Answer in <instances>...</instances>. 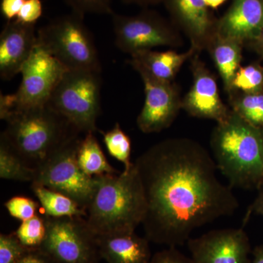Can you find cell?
Instances as JSON below:
<instances>
[{"label": "cell", "mask_w": 263, "mask_h": 263, "mask_svg": "<svg viewBox=\"0 0 263 263\" xmlns=\"http://www.w3.org/2000/svg\"><path fill=\"white\" fill-rule=\"evenodd\" d=\"M32 190L42 205L45 216L52 218L66 216L86 218L87 215L86 211L77 202L64 194L33 183Z\"/></svg>", "instance_id": "obj_21"}, {"label": "cell", "mask_w": 263, "mask_h": 263, "mask_svg": "<svg viewBox=\"0 0 263 263\" xmlns=\"http://www.w3.org/2000/svg\"><path fill=\"white\" fill-rule=\"evenodd\" d=\"M198 53L196 48L190 46L184 53L174 50L155 51L147 50L132 55L129 64H135L144 69L151 76L159 80L173 82L183 64Z\"/></svg>", "instance_id": "obj_18"}, {"label": "cell", "mask_w": 263, "mask_h": 263, "mask_svg": "<svg viewBox=\"0 0 263 263\" xmlns=\"http://www.w3.org/2000/svg\"><path fill=\"white\" fill-rule=\"evenodd\" d=\"M113 24L116 45L130 56L159 46L178 47L182 44L176 29L152 10L136 15L114 14Z\"/></svg>", "instance_id": "obj_10"}, {"label": "cell", "mask_w": 263, "mask_h": 263, "mask_svg": "<svg viewBox=\"0 0 263 263\" xmlns=\"http://www.w3.org/2000/svg\"><path fill=\"white\" fill-rule=\"evenodd\" d=\"M47 227L46 218L36 215L32 219L22 221L15 231L22 245L30 249H37L46 238Z\"/></svg>", "instance_id": "obj_25"}, {"label": "cell", "mask_w": 263, "mask_h": 263, "mask_svg": "<svg viewBox=\"0 0 263 263\" xmlns=\"http://www.w3.org/2000/svg\"><path fill=\"white\" fill-rule=\"evenodd\" d=\"M197 53L192 59L193 82L182 99V109L192 117L220 123L226 120L231 110L223 103L215 77Z\"/></svg>", "instance_id": "obj_13"}, {"label": "cell", "mask_w": 263, "mask_h": 263, "mask_svg": "<svg viewBox=\"0 0 263 263\" xmlns=\"http://www.w3.org/2000/svg\"><path fill=\"white\" fill-rule=\"evenodd\" d=\"M134 164L146 199L142 224L151 242L183 245L194 230L233 215L239 207L232 188L218 179L212 155L195 140H163Z\"/></svg>", "instance_id": "obj_1"}, {"label": "cell", "mask_w": 263, "mask_h": 263, "mask_svg": "<svg viewBox=\"0 0 263 263\" xmlns=\"http://www.w3.org/2000/svg\"><path fill=\"white\" fill-rule=\"evenodd\" d=\"M232 110L263 131V92L230 96Z\"/></svg>", "instance_id": "obj_23"}, {"label": "cell", "mask_w": 263, "mask_h": 263, "mask_svg": "<svg viewBox=\"0 0 263 263\" xmlns=\"http://www.w3.org/2000/svg\"><path fill=\"white\" fill-rule=\"evenodd\" d=\"M37 46L35 24L16 19L5 24L0 34V77L10 81L21 73Z\"/></svg>", "instance_id": "obj_15"}, {"label": "cell", "mask_w": 263, "mask_h": 263, "mask_svg": "<svg viewBox=\"0 0 263 263\" xmlns=\"http://www.w3.org/2000/svg\"><path fill=\"white\" fill-rule=\"evenodd\" d=\"M42 14L43 4L41 0H26L15 19L22 23L36 24Z\"/></svg>", "instance_id": "obj_30"}, {"label": "cell", "mask_w": 263, "mask_h": 263, "mask_svg": "<svg viewBox=\"0 0 263 263\" xmlns=\"http://www.w3.org/2000/svg\"><path fill=\"white\" fill-rule=\"evenodd\" d=\"M67 70L37 43L21 71L18 89L11 95L0 94V119L13 110L48 105L53 91Z\"/></svg>", "instance_id": "obj_7"}, {"label": "cell", "mask_w": 263, "mask_h": 263, "mask_svg": "<svg viewBox=\"0 0 263 263\" xmlns=\"http://www.w3.org/2000/svg\"><path fill=\"white\" fill-rule=\"evenodd\" d=\"M193 263H252L248 235L242 228L211 230L187 241Z\"/></svg>", "instance_id": "obj_12"}, {"label": "cell", "mask_w": 263, "mask_h": 263, "mask_svg": "<svg viewBox=\"0 0 263 263\" xmlns=\"http://www.w3.org/2000/svg\"><path fill=\"white\" fill-rule=\"evenodd\" d=\"M101 259L108 263H151L152 255L146 238L133 233L97 236Z\"/></svg>", "instance_id": "obj_17"}, {"label": "cell", "mask_w": 263, "mask_h": 263, "mask_svg": "<svg viewBox=\"0 0 263 263\" xmlns=\"http://www.w3.org/2000/svg\"><path fill=\"white\" fill-rule=\"evenodd\" d=\"M26 0H1L0 10L5 18L9 21L14 20L18 15Z\"/></svg>", "instance_id": "obj_32"}, {"label": "cell", "mask_w": 263, "mask_h": 263, "mask_svg": "<svg viewBox=\"0 0 263 263\" xmlns=\"http://www.w3.org/2000/svg\"><path fill=\"white\" fill-rule=\"evenodd\" d=\"M252 263H263V245L257 246L252 252Z\"/></svg>", "instance_id": "obj_36"}, {"label": "cell", "mask_w": 263, "mask_h": 263, "mask_svg": "<svg viewBox=\"0 0 263 263\" xmlns=\"http://www.w3.org/2000/svg\"><path fill=\"white\" fill-rule=\"evenodd\" d=\"M31 250L21 243L15 233L0 235V263H18Z\"/></svg>", "instance_id": "obj_27"}, {"label": "cell", "mask_w": 263, "mask_h": 263, "mask_svg": "<svg viewBox=\"0 0 263 263\" xmlns=\"http://www.w3.org/2000/svg\"><path fill=\"white\" fill-rule=\"evenodd\" d=\"M73 13L84 17L88 13L95 14H114L112 10V0H65Z\"/></svg>", "instance_id": "obj_29"}, {"label": "cell", "mask_w": 263, "mask_h": 263, "mask_svg": "<svg viewBox=\"0 0 263 263\" xmlns=\"http://www.w3.org/2000/svg\"><path fill=\"white\" fill-rule=\"evenodd\" d=\"M262 89V67L257 65H249L238 69L233 81V93L238 90L246 94H251L261 92Z\"/></svg>", "instance_id": "obj_26"}, {"label": "cell", "mask_w": 263, "mask_h": 263, "mask_svg": "<svg viewBox=\"0 0 263 263\" xmlns=\"http://www.w3.org/2000/svg\"><path fill=\"white\" fill-rule=\"evenodd\" d=\"M101 81V72L67 70L48 105L80 133H95L100 112Z\"/></svg>", "instance_id": "obj_6"}, {"label": "cell", "mask_w": 263, "mask_h": 263, "mask_svg": "<svg viewBox=\"0 0 263 263\" xmlns=\"http://www.w3.org/2000/svg\"><path fill=\"white\" fill-rule=\"evenodd\" d=\"M18 263H53L51 259L37 249H32Z\"/></svg>", "instance_id": "obj_33"}, {"label": "cell", "mask_w": 263, "mask_h": 263, "mask_svg": "<svg viewBox=\"0 0 263 263\" xmlns=\"http://www.w3.org/2000/svg\"><path fill=\"white\" fill-rule=\"evenodd\" d=\"M173 22L197 51L207 49L216 34V22L203 0H162Z\"/></svg>", "instance_id": "obj_14"}, {"label": "cell", "mask_w": 263, "mask_h": 263, "mask_svg": "<svg viewBox=\"0 0 263 263\" xmlns=\"http://www.w3.org/2000/svg\"><path fill=\"white\" fill-rule=\"evenodd\" d=\"M84 19L73 12L57 17L38 30L37 43L68 70L101 72L94 38Z\"/></svg>", "instance_id": "obj_5"}, {"label": "cell", "mask_w": 263, "mask_h": 263, "mask_svg": "<svg viewBox=\"0 0 263 263\" xmlns=\"http://www.w3.org/2000/svg\"><path fill=\"white\" fill-rule=\"evenodd\" d=\"M255 41H258V42L263 46V30L262 31V32L260 33V34H259V37H257Z\"/></svg>", "instance_id": "obj_38"}, {"label": "cell", "mask_w": 263, "mask_h": 263, "mask_svg": "<svg viewBox=\"0 0 263 263\" xmlns=\"http://www.w3.org/2000/svg\"><path fill=\"white\" fill-rule=\"evenodd\" d=\"M217 169L231 188H263V131L234 110L217 123L211 137Z\"/></svg>", "instance_id": "obj_2"}, {"label": "cell", "mask_w": 263, "mask_h": 263, "mask_svg": "<svg viewBox=\"0 0 263 263\" xmlns=\"http://www.w3.org/2000/svg\"><path fill=\"white\" fill-rule=\"evenodd\" d=\"M203 1L205 2V5H206L209 8L216 9V8L220 6V5L226 3L228 0H203Z\"/></svg>", "instance_id": "obj_37"}, {"label": "cell", "mask_w": 263, "mask_h": 263, "mask_svg": "<svg viewBox=\"0 0 263 263\" xmlns=\"http://www.w3.org/2000/svg\"><path fill=\"white\" fill-rule=\"evenodd\" d=\"M1 119L7 123L1 136L34 170L81 133L48 105L11 110Z\"/></svg>", "instance_id": "obj_4"}, {"label": "cell", "mask_w": 263, "mask_h": 263, "mask_svg": "<svg viewBox=\"0 0 263 263\" xmlns=\"http://www.w3.org/2000/svg\"><path fill=\"white\" fill-rule=\"evenodd\" d=\"M37 205L29 197L15 196L5 202V206L10 216L24 221L37 215Z\"/></svg>", "instance_id": "obj_28"}, {"label": "cell", "mask_w": 263, "mask_h": 263, "mask_svg": "<svg viewBox=\"0 0 263 263\" xmlns=\"http://www.w3.org/2000/svg\"><path fill=\"white\" fill-rule=\"evenodd\" d=\"M103 140L109 154L122 162L124 170L130 169L132 142L129 137L122 130L120 124L117 123L110 130L103 133Z\"/></svg>", "instance_id": "obj_24"}, {"label": "cell", "mask_w": 263, "mask_h": 263, "mask_svg": "<svg viewBox=\"0 0 263 263\" xmlns=\"http://www.w3.org/2000/svg\"><path fill=\"white\" fill-rule=\"evenodd\" d=\"M129 65L139 73L144 85L145 101L137 118V125L144 133L167 129L182 109L179 87L174 82L156 79L140 66Z\"/></svg>", "instance_id": "obj_11"}, {"label": "cell", "mask_w": 263, "mask_h": 263, "mask_svg": "<svg viewBox=\"0 0 263 263\" xmlns=\"http://www.w3.org/2000/svg\"><path fill=\"white\" fill-rule=\"evenodd\" d=\"M122 1L127 4H136L140 6L147 7L159 4L162 0H122Z\"/></svg>", "instance_id": "obj_35"}, {"label": "cell", "mask_w": 263, "mask_h": 263, "mask_svg": "<svg viewBox=\"0 0 263 263\" xmlns=\"http://www.w3.org/2000/svg\"><path fill=\"white\" fill-rule=\"evenodd\" d=\"M97 177L98 185L86 209L90 229L96 236L135 232L144 219L146 204L134 162L120 174Z\"/></svg>", "instance_id": "obj_3"}, {"label": "cell", "mask_w": 263, "mask_h": 263, "mask_svg": "<svg viewBox=\"0 0 263 263\" xmlns=\"http://www.w3.org/2000/svg\"><path fill=\"white\" fill-rule=\"evenodd\" d=\"M46 238L39 249L53 263H99L97 236L81 216H45Z\"/></svg>", "instance_id": "obj_9"}, {"label": "cell", "mask_w": 263, "mask_h": 263, "mask_svg": "<svg viewBox=\"0 0 263 263\" xmlns=\"http://www.w3.org/2000/svg\"><path fill=\"white\" fill-rule=\"evenodd\" d=\"M263 30V0H233L216 22V34L243 43L255 41Z\"/></svg>", "instance_id": "obj_16"}, {"label": "cell", "mask_w": 263, "mask_h": 263, "mask_svg": "<svg viewBox=\"0 0 263 263\" xmlns=\"http://www.w3.org/2000/svg\"><path fill=\"white\" fill-rule=\"evenodd\" d=\"M151 263H193V262L191 257L185 256L179 252L176 247H168L154 254Z\"/></svg>", "instance_id": "obj_31"}, {"label": "cell", "mask_w": 263, "mask_h": 263, "mask_svg": "<svg viewBox=\"0 0 263 263\" xmlns=\"http://www.w3.org/2000/svg\"><path fill=\"white\" fill-rule=\"evenodd\" d=\"M82 140L79 135L35 169L33 184L40 185L71 197L86 211L98 185V177L85 174L78 163L77 153Z\"/></svg>", "instance_id": "obj_8"}, {"label": "cell", "mask_w": 263, "mask_h": 263, "mask_svg": "<svg viewBox=\"0 0 263 263\" xmlns=\"http://www.w3.org/2000/svg\"><path fill=\"white\" fill-rule=\"evenodd\" d=\"M35 170L26 164L9 143L0 136V178L20 182H33Z\"/></svg>", "instance_id": "obj_22"}, {"label": "cell", "mask_w": 263, "mask_h": 263, "mask_svg": "<svg viewBox=\"0 0 263 263\" xmlns=\"http://www.w3.org/2000/svg\"><path fill=\"white\" fill-rule=\"evenodd\" d=\"M242 46L243 43L236 40L216 34L207 48L220 76L224 90L230 96L233 93V79L240 67Z\"/></svg>", "instance_id": "obj_19"}, {"label": "cell", "mask_w": 263, "mask_h": 263, "mask_svg": "<svg viewBox=\"0 0 263 263\" xmlns=\"http://www.w3.org/2000/svg\"><path fill=\"white\" fill-rule=\"evenodd\" d=\"M252 213L263 216V188L258 190V195L256 197L253 203L249 208L247 215H246L245 222H247Z\"/></svg>", "instance_id": "obj_34"}, {"label": "cell", "mask_w": 263, "mask_h": 263, "mask_svg": "<svg viewBox=\"0 0 263 263\" xmlns=\"http://www.w3.org/2000/svg\"><path fill=\"white\" fill-rule=\"evenodd\" d=\"M81 140L77 153L78 163L81 169L91 177L118 174L107 160L94 133H86Z\"/></svg>", "instance_id": "obj_20"}]
</instances>
